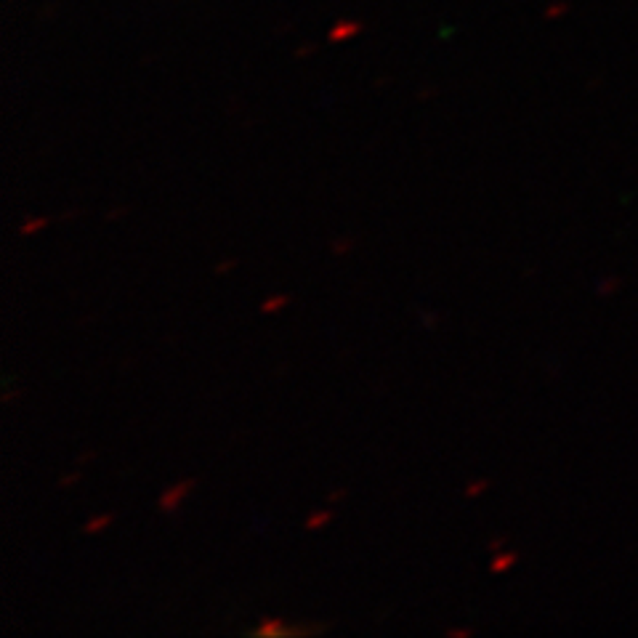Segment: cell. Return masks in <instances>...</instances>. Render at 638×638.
Instances as JSON below:
<instances>
[{"mask_svg": "<svg viewBox=\"0 0 638 638\" xmlns=\"http://www.w3.org/2000/svg\"><path fill=\"white\" fill-rule=\"evenodd\" d=\"M327 625H319V622H311V625H287L285 617H261V622L255 625L253 636L258 638H296V636H317V633H325Z\"/></svg>", "mask_w": 638, "mask_h": 638, "instance_id": "obj_1", "label": "cell"}, {"mask_svg": "<svg viewBox=\"0 0 638 638\" xmlns=\"http://www.w3.org/2000/svg\"><path fill=\"white\" fill-rule=\"evenodd\" d=\"M194 487H197V479H181V481H173V484H168L165 490L160 492V498H157L160 513H165V516H176V513L181 511L183 502H186V498L194 492Z\"/></svg>", "mask_w": 638, "mask_h": 638, "instance_id": "obj_2", "label": "cell"}, {"mask_svg": "<svg viewBox=\"0 0 638 638\" xmlns=\"http://www.w3.org/2000/svg\"><path fill=\"white\" fill-rule=\"evenodd\" d=\"M114 522V513L112 511H102V513H93L88 516L85 522H83V535H102L107 532Z\"/></svg>", "mask_w": 638, "mask_h": 638, "instance_id": "obj_3", "label": "cell"}, {"mask_svg": "<svg viewBox=\"0 0 638 638\" xmlns=\"http://www.w3.org/2000/svg\"><path fill=\"white\" fill-rule=\"evenodd\" d=\"M332 522V511L330 508H311L303 519V529L306 532H322L325 526Z\"/></svg>", "mask_w": 638, "mask_h": 638, "instance_id": "obj_4", "label": "cell"}, {"mask_svg": "<svg viewBox=\"0 0 638 638\" xmlns=\"http://www.w3.org/2000/svg\"><path fill=\"white\" fill-rule=\"evenodd\" d=\"M48 224H51V221H48L46 216H32V213H30V216L22 218V224H19L16 231H19V237H32V234H40Z\"/></svg>", "mask_w": 638, "mask_h": 638, "instance_id": "obj_5", "label": "cell"}, {"mask_svg": "<svg viewBox=\"0 0 638 638\" xmlns=\"http://www.w3.org/2000/svg\"><path fill=\"white\" fill-rule=\"evenodd\" d=\"M354 248H356V237H354V234H335V237L330 239V255H335V258L349 255Z\"/></svg>", "mask_w": 638, "mask_h": 638, "instance_id": "obj_6", "label": "cell"}, {"mask_svg": "<svg viewBox=\"0 0 638 638\" xmlns=\"http://www.w3.org/2000/svg\"><path fill=\"white\" fill-rule=\"evenodd\" d=\"M290 301H293V298L287 296V293H272V296L263 298L258 308H261L263 314H277V311H282L285 306H290Z\"/></svg>", "mask_w": 638, "mask_h": 638, "instance_id": "obj_7", "label": "cell"}, {"mask_svg": "<svg viewBox=\"0 0 638 638\" xmlns=\"http://www.w3.org/2000/svg\"><path fill=\"white\" fill-rule=\"evenodd\" d=\"M513 564H516V553H513V550H500V553H492L490 570L495 572V574H500V572L511 570Z\"/></svg>", "mask_w": 638, "mask_h": 638, "instance_id": "obj_8", "label": "cell"}, {"mask_svg": "<svg viewBox=\"0 0 638 638\" xmlns=\"http://www.w3.org/2000/svg\"><path fill=\"white\" fill-rule=\"evenodd\" d=\"M490 490V479H474V481H468L466 487H463V495L466 498H481L484 492Z\"/></svg>", "mask_w": 638, "mask_h": 638, "instance_id": "obj_9", "label": "cell"}, {"mask_svg": "<svg viewBox=\"0 0 638 638\" xmlns=\"http://www.w3.org/2000/svg\"><path fill=\"white\" fill-rule=\"evenodd\" d=\"M237 266H239V258H237V255H227V258H221V261H218L216 266H213V274H216V277H227V274H229V272H234Z\"/></svg>", "mask_w": 638, "mask_h": 638, "instance_id": "obj_10", "label": "cell"}, {"mask_svg": "<svg viewBox=\"0 0 638 638\" xmlns=\"http://www.w3.org/2000/svg\"><path fill=\"white\" fill-rule=\"evenodd\" d=\"M418 319H421V327H426V330H436V327L442 325V314H439V311H431V308H428V311H421Z\"/></svg>", "mask_w": 638, "mask_h": 638, "instance_id": "obj_11", "label": "cell"}, {"mask_svg": "<svg viewBox=\"0 0 638 638\" xmlns=\"http://www.w3.org/2000/svg\"><path fill=\"white\" fill-rule=\"evenodd\" d=\"M80 479H83V468L75 466V471H69V474H61V476H59V487H61V490H72Z\"/></svg>", "mask_w": 638, "mask_h": 638, "instance_id": "obj_12", "label": "cell"}, {"mask_svg": "<svg viewBox=\"0 0 638 638\" xmlns=\"http://www.w3.org/2000/svg\"><path fill=\"white\" fill-rule=\"evenodd\" d=\"M126 216H131V207L117 205V207H112L109 213H104V221H109V224H112V221H120V218H126Z\"/></svg>", "mask_w": 638, "mask_h": 638, "instance_id": "obj_13", "label": "cell"}, {"mask_svg": "<svg viewBox=\"0 0 638 638\" xmlns=\"http://www.w3.org/2000/svg\"><path fill=\"white\" fill-rule=\"evenodd\" d=\"M474 633H476L474 627H447L445 630L447 638H471Z\"/></svg>", "mask_w": 638, "mask_h": 638, "instance_id": "obj_14", "label": "cell"}, {"mask_svg": "<svg viewBox=\"0 0 638 638\" xmlns=\"http://www.w3.org/2000/svg\"><path fill=\"white\" fill-rule=\"evenodd\" d=\"M346 498H349V490H346V487H332L330 492H327V502H343L346 500Z\"/></svg>", "mask_w": 638, "mask_h": 638, "instance_id": "obj_15", "label": "cell"}, {"mask_svg": "<svg viewBox=\"0 0 638 638\" xmlns=\"http://www.w3.org/2000/svg\"><path fill=\"white\" fill-rule=\"evenodd\" d=\"M24 397V388H6V394H3V404H11L16 399Z\"/></svg>", "mask_w": 638, "mask_h": 638, "instance_id": "obj_16", "label": "cell"}, {"mask_svg": "<svg viewBox=\"0 0 638 638\" xmlns=\"http://www.w3.org/2000/svg\"><path fill=\"white\" fill-rule=\"evenodd\" d=\"M93 457H96V450H83V452H80L78 455V460H75V466H85V463H91Z\"/></svg>", "mask_w": 638, "mask_h": 638, "instance_id": "obj_17", "label": "cell"}, {"mask_svg": "<svg viewBox=\"0 0 638 638\" xmlns=\"http://www.w3.org/2000/svg\"><path fill=\"white\" fill-rule=\"evenodd\" d=\"M502 543H505V537H495V540H490V543H487V550H490V553H500Z\"/></svg>", "mask_w": 638, "mask_h": 638, "instance_id": "obj_18", "label": "cell"}, {"mask_svg": "<svg viewBox=\"0 0 638 638\" xmlns=\"http://www.w3.org/2000/svg\"><path fill=\"white\" fill-rule=\"evenodd\" d=\"M80 216V207H69L64 213H59V221H75Z\"/></svg>", "mask_w": 638, "mask_h": 638, "instance_id": "obj_19", "label": "cell"}]
</instances>
